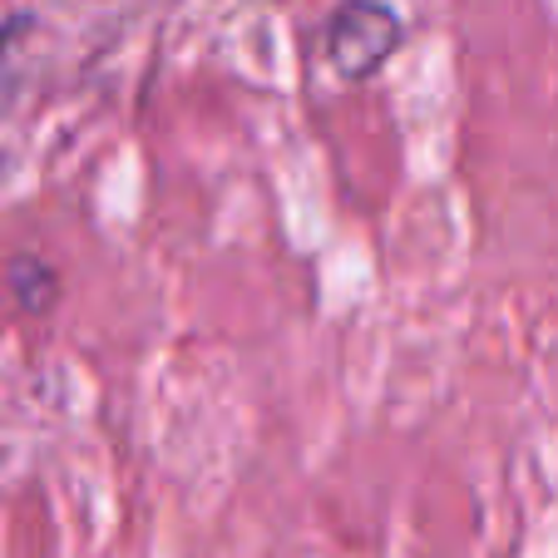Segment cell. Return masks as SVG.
Returning <instances> with one entry per match:
<instances>
[{"mask_svg": "<svg viewBox=\"0 0 558 558\" xmlns=\"http://www.w3.org/2000/svg\"><path fill=\"white\" fill-rule=\"evenodd\" d=\"M401 21L380 0H347L327 21V60L341 80H366L396 54Z\"/></svg>", "mask_w": 558, "mask_h": 558, "instance_id": "6da1fadb", "label": "cell"}, {"mask_svg": "<svg viewBox=\"0 0 558 558\" xmlns=\"http://www.w3.org/2000/svg\"><path fill=\"white\" fill-rule=\"evenodd\" d=\"M11 292L21 296L25 312H50L54 296H60V277H54L45 263H35V257H15L11 263Z\"/></svg>", "mask_w": 558, "mask_h": 558, "instance_id": "7a4b0ae2", "label": "cell"}]
</instances>
